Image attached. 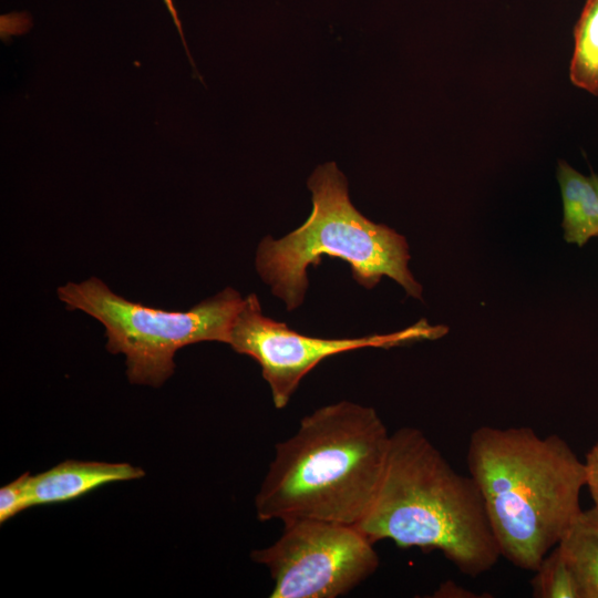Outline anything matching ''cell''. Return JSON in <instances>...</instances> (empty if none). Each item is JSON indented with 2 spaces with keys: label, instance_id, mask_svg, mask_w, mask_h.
<instances>
[{
  "label": "cell",
  "instance_id": "obj_7",
  "mask_svg": "<svg viewBox=\"0 0 598 598\" xmlns=\"http://www.w3.org/2000/svg\"><path fill=\"white\" fill-rule=\"evenodd\" d=\"M443 328L425 320L390 334L361 338L324 339L309 337L262 313L255 293L248 295L233 322L228 344L240 354L255 359L270 386L274 404L285 408L302 378L323 359L368 347H393L420 339L440 337Z\"/></svg>",
  "mask_w": 598,
  "mask_h": 598
},
{
  "label": "cell",
  "instance_id": "obj_8",
  "mask_svg": "<svg viewBox=\"0 0 598 598\" xmlns=\"http://www.w3.org/2000/svg\"><path fill=\"white\" fill-rule=\"evenodd\" d=\"M144 471L128 463L64 461L56 466L31 476V506L68 502L101 485L136 480Z\"/></svg>",
  "mask_w": 598,
  "mask_h": 598
},
{
  "label": "cell",
  "instance_id": "obj_11",
  "mask_svg": "<svg viewBox=\"0 0 598 598\" xmlns=\"http://www.w3.org/2000/svg\"><path fill=\"white\" fill-rule=\"evenodd\" d=\"M571 83L598 96V0H586L574 27Z\"/></svg>",
  "mask_w": 598,
  "mask_h": 598
},
{
  "label": "cell",
  "instance_id": "obj_16",
  "mask_svg": "<svg viewBox=\"0 0 598 598\" xmlns=\"http://www.w3.org/2000/svg\"><path fill=\"white\" fill-rule=\"evenodd\" d=\"M590 177L592 178V181H594V183L596 185V188L598 190V175L595 172L591 171Z\"/></svg>",
  "mask_w": 598,
  "mask_h": 598
},
{
  "label": "cell",
  "instance_id": "obj_14",
  "mask_svg": "<svg viewBox=\"0 0 598 598\" xmlns=\"http://www.w3.org/2000/svg\"><path fill=\"white\" fill-rule=\"evenodd\" d=\"M586 485L595 507L598 508V439L588 450L585 460Z\"/></svg>",
  "mask_w": 598,
  "mask_h": 598
},
{
  "label": "cell",
  "instance_id": "obj_5",
  "mask_svg": "<svg viewBox=\"0 0 598 598\" xmlns=\"http://www.w3.org/2000/svg\"><path fill=\"white\" fill-rule=\"evenodd\" d=\"M70 310H81L105 327L106 349L126 359L132 383L162 385L174 372L176 351L200 341L228 343L244 298L226 288L187 311H166L130 301L92 277L58 288Z\"/></svg>",
  "mask_w": 598,
  "mask_h": 598
},
{
  "label": "cell",
  "instance_id": "obj_9",
  "mask_svg": "<svg viewBox=\"0 0 598 598\" xmlns=\"http://www.w3.org/2000/svg\"><path fill=\"white\" fill-rule=\"evenodd\" d=\"M557 181L563 200L564 239L585 246L598 237V190L592 178L582 175L567 162L559 159Z\"/></svg>",
  "mask_w": 598,
  "mask_h": 598
},
{
  "label": "cell",
  "instance_id": "obj_13",
  "mask_svg": "<svg viewBox=\"0 0 598 598\" xmlns=\"http://www.w3.org/2000/svg\"><path fill=\"white\" fill-rule=\"evenodd\" d=\"M31 476L25 473L0 488V522L4 523L21 511L31 507Z\"/></svg>",
  "mask_w": 598,
  "mask_h": 598
},
{
  "label": "cell",
  "instance_id": "obj_15",
  "mask_svg": "<svg viewBox=\"0 0 598 598\" xmlns=\"http://www.w3.org/2000/svg\"><path fill=\"white\" fill-rule=\"evenodd\" d=\"M163 2L165 4L167 11L169 12V14H171V17L173 19V22H174V24H175V27H176V29H177V31L179 33V37H181L182 42L184 44V49L186 51V54H187L189 61L192 62V64L194 65L193 60L190 58V53L188 51V48H187V44H186V41H185L184 33H183L182 22H181V20L178 18L177 10H176V8L174 6V1L173 0H163Z\"/></svg>",
  "mask_w": 598,
  "mask_h": 598
},
{
  "label": "cell",
  "instance_id": "obj_10",
  "mask_svg": "<svg viewBox=\"0 0 598 598\" xmlns=\"http://www.w3.org/2000/svg\"><path fill=\"white\" fill-rule=\"evenodd\" d=\"M556 548L575 574L582 598H598V508L581 509Z\"/></svg>",
  "mask_w": 598,
  "mask_h": 598
},
{
  "label": "cell",
  "instance_id": "obj_12",
  "mask_svg": "<svg viewBox=\"0 0 598 598\" xmlns=\"http://www.w3.org/2000/svg\"><path fill=\"white\" fill-rule=\"evenodd\" d=\"M530 581L536 598H582L578 580L556 546L543 558Z\"/></svg>",
  "mask_w": 598,
  "mask_h": 598
},
{
  "label": "cell",
  "instance_id": "obj_1",
  "mask_svg": "<svg viewBox=\"0 0 598 598\" xmlns=\"http://www.w3.org/2000/svg\"><path fill=\"white\" fill-rule=\"evenodd\" d=\"M390 437L371 406L340 401L315 410L276 445L255 498L258 519L357 525L377 494Z\"/></svg>",
  "mask_w": 598,
  "mask_h": 598
},
{
  "label": "cell",
  "instance_id": "obj_6",
  "mask_svg": "<svg viewBox=\"0 0 598 598\" xmlns=\"http://www.w3.org/2000/svg\"><path fill=\"white\" fill-rule=\"evenodd\" d=\"M251 558L268 568L271 598H336L379 567L373 543L355 525L318 519L283 523L281 536Z\"/></svg>",
  "mask_w": 598,
  "mask_h": 598
},
{
  "label": "cell",
  "instance_id": "obj_2",
  "mask_svg": "<svg viewBox=\"0 0 598 598\" xmlns=\"http://www.w3.org/2000/svg\"><path fill=\"white\" fill-rule=\"evenodd\" d=\"M466 464L501 556L534 571L581 512L584 461L557 434L483 425L470 436Z\"/></svg>",
  "mask_w": 598,
  "mask_h": 598
},
{
  "label": "cell",
  "instance_id": "obj_4",
  "mask_svg": "<svg viewBox=\"0 0 598 598\" xmlns=\"http://www.w3.org/2000/svg\"><path fill=\"white\" fill-rule=\"evenodd\" d=\"M312 210L297 229L274 239L265 237L257 249L256 269L271 292L298 308L308 289L307 269L321 257L349 264L353 279L367 289L388 276L408 295L421 299L422 287L409 270V246L404 236L364 217L351 203L348 183L336 163L318 166L308 179Z\"/></svg>",
  "mask_w": 598,
  "mask_h": 598
},
{
  "label": "cell",
  "instance_id": "obj_3",
  "mask_svg": "<svg viewBox=\"0 0 598 598\" xmlns=\"http://www.w3.org/2000/svg\"><path fill=\"white\" fill-rule=\"evenodd\" d=\"M373 544L441 551L462 574L477 577L501 557L480 489L457 473L419 429L391 434L371 506L355 525Z\"/></svg>",
  "mask_w": 598,
  "mask_h": 598
}]
</instances>
